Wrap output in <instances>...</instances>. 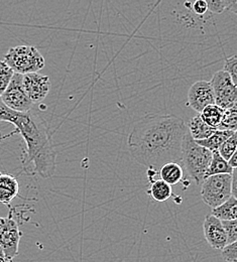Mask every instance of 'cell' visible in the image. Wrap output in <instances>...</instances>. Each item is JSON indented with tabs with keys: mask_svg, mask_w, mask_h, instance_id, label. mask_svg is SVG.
Instances as JSON below:
<instances>
[{
	"mask_svg": "<svg viewBox=\"0 0 237 262\" xmlns=\"http://www.w3.org/2000/svg\"><path fill=\"white\" fill-rule=\"evenodd\" d=\"M215 104L213 89L210 82L197 81L194 83L188 92V106L197 113H201L204 108Z\"/></svg>",
	"mask_w": 237,
	"mask_h": 262,
	"instance_id": "9",
	"label": "cell"
},
{
	"mask_svg": "<svg viewBox=\"0 0 237 262\" xmlns=\"http://www.w3.org/2000/svg\"><path fill=\"white\" fill-rule=\"evenodd\" d=\"M237 106L224 110L221 122L216 128L217 130L236 131L237 129Z\"/></svg>",
	"mask_w": 237,
	"mask_h": 262,
	"instance_id": "21",
	"label": "cell"
},
{
	"mask_svg": "<svg viewBox=\"0 0 237 262\" xmlns=\"http://www.w3.org/2000/svg\"><path fill=\"white\" fill-rule=\"evenodd\" d=\"M0 262H13V260H9V259H6L4 256L0 257Z\"/></svg>",
	"mask_w": 237,
	"mask_h": 262,
	"instance_id": "32",
	"label": "cell"
},
{
	"mask_svg": "<svg viewBox=\"0 0 237 262\" xmlns=\"http://www.w3.org/2000/svg\"><path fill=\"white\" fill-rule=\"evenodd\" d=\"M204 237L207 243L215 250H222L227 245V238L220 220L207 215L203 223Z\"/></svg>",
	"mask_w": 237,
	"mask_h": 262,
	"instance_id": "11",
	"label": "cell"
},
{
	"mask_svg": "<svg viewBox=\"0 0 237 262\" xmlns=\"http://www.w3.org/2000/svg\"><path fill=\"white\" fill-rule=\"evenodd\" d=\"M4 223H5V218H2V217H0V231H1V229H2V227H3Z\"/></svg>",
	"mask_w": 237,
	"mask_h": 262,
	"instance_id": "31",
	"label": "cell"
},
{
	"mask_svg": "<svg viewBox=\"0 0 237 262\" xmlns=\"http://www.w3.org/2000/svg\"><path fill=\"white\" fill-rule=\"evenodd\" d=\"M19 113L8 109L0 100V121L8 122L13 124Z\"/></svg>",
	"mask_w": 237,
	"mask_h": 262,
	"instance_id": "26",
	"label": "cell"
},
{
	"mask_svg": "<svg viewBox=\"0 0 237 262\" xmlns=\"http://www.w3.org/2000/svg\"><path fill=\"white\" fill-rule=\"evenodd\" d=\"M188 127L174 114H147L134 125L127 144L137 164L157 171L182 159V143Z\"/></svg>",
	"mask_w": 237,
	"mask_h": 262,
	"instance_id": "1",
	"label": "cell"
},
{
	"mask_svg": "<svg viewBox=\"0 0 237 262\" xmlns=\"http://www.w3.org/2000/svg\"><path fill=\"white\" fill-rule=\"evenodd\" d=\"M187 127H188V131H189L190 135L192 136V138L195 141L203 140V139L208 138L215 131V128L210 127L209 125H207L204 122L199 114H197L195 117H193L191 119V121L189 122Z\"/></svg>",
	"mask_w": 237,
	"mask_h": 262,
	"instance_id": "15",
	"label": "cell"
},
{
	"mask_svg": "<svg viewBox=\"0 0 237 262\" xmlns=\"http://www.w3.org/2000/svg\"><path fill=\"white\" fill-rule=\"evenodd\" d=\"M0 100L8 109L17 113L30 112L34 106L24 88L23 75L15 73Z\"/></svg>",
	"mask_w": 237,
	"mask_h": 262,
	"instance_id": "6",
	"label": "cell"
},
{
	"mask_svg": "<svg viewBox=\"0 0 237 262\" xmlns=\"http://www.w3.org/2000/svg\"><path fill=\"white\" fill-rule=\"evenodd\" d=\"M18 193L17 180L11 174L0 172V203L8 206L15 196H18Z\"/></svg>",
	"mask_w": 237,
	"mask_h": 262,
	"instance_id": "12",
	"label": "cell"
},
{
	"mask_svg": "<svg viewBox=\"0 0 237 262\" xmlns=\"http://www.w3.org/2000/svg\"><path fill=\"white\" fill-rule=\"evenodd\" d=\"M236 59V55H233V56H231V57L227 58V59L225 60L224 69L222 70V71L226 72V73L230 76V78H231L232 82H233L235 85H236L237 82Z\"/></svg>",
	"mask_w": 237,
	"mask_h": 262,
	"instance_id": "25",
	"label": "cell"
},
{
	"mask_svg": "<svg viewBox=\"0 0 237 262\" xmlns=\"http://www.w3.org/2000/svg\"><path fill=\"white\" fill-rule=\"evenodd\" d=\"M223 112H224L223 109H221L217 105L213 104V105H209L206 108H204L202 112L199 115L207 125L216 129L221 122Z\"/></svg>",
	"mask_w": 237,
	"mask_h": 262,
	"instance_id": "19",
	"label": "cell"
},
{
	"mask_svg": "<svg viewBox=\"0 0 237 262\" xmlns=\"http://www.w3.org/2000/svg\"><path fill=\"white\" fill-rule=\"evenodd\" d=\"M13 125L27 145L21 158L25 170L42 179L54 177L57 168V152L46 120L30 111L19 113Z\"/></svg>",
	"mask_w": 237,
	"mask_h": 262,
	"instance_id": "2",
	"label": "cell"
},
{
	"mask_svg": "<svg viewBox=\"0 0 237 262\" xmlns=\"http://www.w3.org/2000/svg\"><path fill=\"white\" fill-rule=\"evenodd\" d=\"M231 196V174L211 176L201 184V198L211 209L222 205Z\"/></svg>",
	"mask_w": 237,
	"mask_h": 262,
	"instance_id": "5",
	"label": "cell"
},
{
	"mask_svg": "<svg viewBox=\"0 0 237 262\" xmlns=\"http://www.w3.org/2000/svg\"><path fill=\"white\" fill-rule=\"evenodd\" d=\"M20 237L21 232L19 226L10 211L8 217L5 218V223L0 231V247L6 259L13 260V258L18 255Z\"/></svg>",
	"mask_w": 237,
	"mask_h": 262,
	"instance_id": "8",
	"label": "cell"
},
{
	"mask_svg": "<svg viewBox=\"0 0 237 262\" xmlns=\"http://www.w3.org/2000/svg\"><path fill=\"white\" fill-rule=\"evenodd\" d=\"M14 72L4 63V61H0V97L8 87Z\"/></svg>",
	"mask_w": 237,
	"mask_h": 262,
	"instance_id": "23",
	"label": "cell"
},
{
	"mask_svg": "<svg viewBox=\"0 0 237 262\" xmlns=\"http://www.w3.org/2000/svg\"><path fill=\"white\" fill-rule=\"evenodd\" d=\"M237 174L236 168L231 173V195L234 198H236L237 195Z\"/></svg>",
	"mask_w": 237,
	"mask_h": 262,
	"instance_id": "29",
	"label": "cell"
},
{
	"mask_svg": "<svg viewBox=\"0 0 237 262\" xmlns=\"http://www.w3.org/2000/svg\"><path fill=\"white\" fill-rule=\"evenodd\" d=\"M147 194L157 202H166L173 195L171 186L162 180H157L150 184Z\"/></svg>",
	"mask_w": 237,
	"mask_h": 262,
	"instance_id": "18",
	"label": "cell"
},
{
	"mask_svg": "<svg viewBox=\"0 0 237 262\" xmlns=\"http://www.w3.org/2000/svg\"><path fill=\"white\" fill-rule=\"evenodd\" d=\"M2 256H4V254H3V251H2V249L0 247V257H2Z\"/></svg>",
	"mask_w": 237,
	"mask_h": 262,
	"instance_id": "33",
	"label": "cell"
},
{
	"mask_svg": "<svg viewBox=\"0 0 237 262\" xmlns=\"http://www.w3.org/2000/svg\"><path fill=\"white\" fill-rule=\"evenodd\" d=\"M184 176L183 168L178 163H169L164 164L159 170L160 180L164 181L169 186L179 184Z\"/></svg>",
	"mask_w": 237,
	"mask_h": 262,
	"instance_id": "14",
	"label": "cell"
},
{
	"mask_svg": "<svg viewBox=\"0 0 237 262\" xmlns=\"http://www.w3.org/2000/svg\"><path fill=\"white\" fill-rule=\"evenodd\" d=\"M208 6V12L221 14L225 10H230L234 13L237 12V1L227 0H206Z\"/></svg>",
	"mask_w": 237,
	"mask_h": 262,
	"instance_id": "20",
	"label": "cell"
},
{
	"mask_svg": "<svg viewBox=\"0 0 237 262\" xmlns=\"http://www.w3.org/2000/svg\"><path fill=\"white\" fill-rule=\"evenodd\" d=\"M234 168L230 167V165L226 161H224L220 155L217 151L212 152V159L210 164L207 168V171L205 173L204 180L211 176H217V174H231Z\"/></svg>",
	"mask_w": 237,
	"mask_h": 262,
	"instance_id": "17",
	"label": "cell"
},
{
	"mask_svg": "<svg viewBox=\"0 0 237 262\" xmlns=\"http://www.w3.org/2000/svg\"><path fill=\"white\" fill-rule=\"evenodd\" d=\"M236 132L230 136L226 141H224L220 147L218 148L217 152L220 155V157L228 162L229 159L236 152L237 143H236Z\"/></svg>",
	"mask_w": 237,
	"mask_h": 262,
	"instance_id": "22",
	"label": "cell"
},
{
	"mask_svg": "<svg viewBox=\"0 0 237 262\" xmlns=\"http://www.w3.org/2000/svg\"><path fill=\"white\" fill-rule=\"evenodd\" d=\"M215 105L223 110L237 105L236 85L232 82L230 76L224 71L216 72L211 81Z\"/></svg>",
	"mask_w": 237,
	"mask_h": 262,
	"instance_id": "7",
	"label": "cell"
},
{
	"mask_svg": "<svg viewBox=\"0 0 237 262\" xmlns=\"http://www.w3.org/2000/svg\"><path fill=\"white\" fill-rule=\"evenodd\" d=\"M211 215L220 221L236 220L237 200L234 196H230L222 205L212 209Z\"/></svg>",
	"mask_w": 237,
	"mask_h": 262,
	"instance_id": "13",
	"label": "cell"
},
{
	"mask_svg": "<svg viewBox=\"0 0 237 262\" xmlns=\"http://www.w3.org/2000/svg\"><path fill=\"white\" fill-rule=\"evenodd\" d=\"M235 132L236 131L217 130V129H215L211 136H209L208 138L203 139V140H198V141H196V143L199 144L200 146H202L204 148L210 150L211 152L217 151L218 148L220 147V145L224 141H226L230 136H232Z\"/></svg>",
	"mask_w": 237,
	"mask_h": 262,
	"instance_id": "16",
	"label": "cell"
},
{
	"mask_svg": "<svg viewBox=\"0 0 237 262\" xmlns=\"http://www.w3.org/2000/svg\"><path fill=\"white\" fill-rule=\"evenodd\" d=\"M0 141H1V134H0Z\"/></svg>",
	"mask_w": 237,
	"mask_h": 262,
	"instance_id": "34",
	"label": "cell"
},
{
	"mask_svg": "<svg viewBox=\"0 0 237 262\" xmlns=\"http://www.w3.org/2000/svg\"><path fill=\"white\" fill-rule=\"evenodd\" d=\"M236 155L237 152H235L230 159H229V161L227 162L228 164L230 165V167H232V168H236L237 166V161H236Z\"/></svg>",
	"mask_w": 237,
	"mask_h": 262,
	"instance_id": "30",
	"label": "cell"
},
{
	"mask_svg": "<svg viewBox=\"0 0 237 262\" xmlns=\"http://www.w3.org/2000/svg\"><path fill=\"white\" fill-rule=\"evenodd\" d=\"M223 229L225 231L226 238H227V244H231L237 242V221H221Z\"/></svg>",
	"mask_w": 237,
	"mask_h": 262,
	"instance_id": "24",
	"label": "cell"
},
{
	"mask_svg": "<svg viewBox=\"0 0 237 262\" xmlns=\"http://www.w3.org/2000/svg\"><path fill=\"white\" fill-rule=\"evenodd\" d=\"M212 159V152L199 144L192 138L189 131L186 132L182 143L181 162L187 169L188 174L195 183L201 186L205 173Z\"/></svg>",
	"mask_w": 237,
	"mask_h": 262,
	"instance_id": "3",
	"label": "cell"
},
{
	"mask_svg": "<svg viewBox=\"0 0 237 262\" xmlns=\"http://www.w3.org/2000/svg\"><path fill=\"white\" fill-rule=\"evenodd\" d=\"M191 10L199 16H203L206 13H208V6L206 0H197L191 3Z\"/></svg>",
	"mask_w": 237,
	"mask_h": 262,
	"instance_id": "28",
	"label": "cell"
},
{
	"mask_svg": "<svg viewBox=\"0 0 237 262\" xmlns=\"http://www.w3.org/2000/svg\"><path fill=\"white\" fill-rule=\"evenodd\" d=\"M237 242L227 244L222 250V257L225 261L227 262H237Z\"/></svg>",
	"mask_w": 237,
	"mask_h": 262,
	"instance_id": "27",
	"label": "cell"
},
{
	"mask_svg": "<svg viewBox=\"0 0 237 262\" xmlns=\"http://www.w3.org/2000/svg\"><path fill=\"white\" fill-rule=\"evenodd\" d=\"M24 88L33 103L44 101L49 94L51 87V79L49 76L38 73L23 75Z\"/></svg>",
	"mask_w": 237,
	"mask_h": 262,
	"instance_id": "10",
	"label": "cell"
},
{
	"mask_svg": "<svg viewBox=\"0 0 237 262\" xmlns=\"http://www.w3.org/2000/svg\"><path fill=\"white\" fill-rule=\"evenodd\" d=\"M3 61L15 74L19 75L37 73L46 64L45 58L35 47L32 46L10 48Z\"/></svg>",
	"mask_w": 237,
	"mask_h": 262,
	"instance_id": "4",
	"label": "cell"
}]
</instances>
